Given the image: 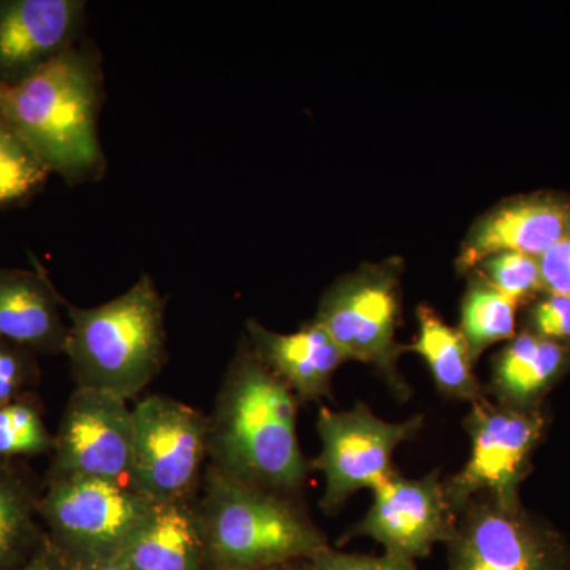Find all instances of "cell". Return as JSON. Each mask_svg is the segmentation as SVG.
<instances>
[{"label":"cell","mask_w":570,"mask_h":570,"mask_svg":"<svg viewBox=\"0 0 570 570\" xmlns=\"http://www.w3.org/2000/svg\"><path fill=\"white\" fill-rule=\"evenodd\" d=\"M119 560L130 570H205L193 501L157 505L148 527Z\"/></svg>","instance_id":"obj_18"},{"label":"cell","mask_w":570,"mask_h":570,"mask_svg":"<svg viewBox=\"0 0 570 570\" xmlns=\"http://www.w3.org/2000/svg\"><path fill=\"white\" fill-rule=\"evenodd\" d=\"M50 175L31 146L0 122V209L28 202Z\"/></svg>","instance_id":"obj_22"},{"label":"cell","mask_w":570,"mask_h":570,"mask_svg":"<svg viewBox=\"0 0 570 570\" xmlns=\"http://www.w3.org/2000/svg\"><path fill=\"white\" fill-rule=\"evenodd\" d=\"M62 306L40 266L36 272L0 268V340L32 354H66L69 324Z\"/></svg>","instance_id":"obj_16"},{"label":"cell","mask_w":570,"mask_h":570,"mask_svg":"<svg viewBox=\"0 0 570 570\" xmlns=\"http://www.w3.org/2000/svg\"><path fill=\"white\" fill-rule=\"evenodd\" d=\"M134 414L127 401L100 390L77 387L55 434L48 478L129 483Z\"/></svg>","instance_id":"obj_11"},{"label":"cell","mask_w":570,"mask_h":570,"mask_svg":"<svg viewBox=\"0 0 570 570\" xmlns=\"http://www.w3.org/2000/svg\"><path fill=\"white\" fill-rule=\"evenodd\" d=\"M423 420L419 414L387 422L362 401L344 411L322 406L316 422L321 455L311 461L313 471L324 474L322 509L335 513L358 491H374L392 479L397 448L417 438Z\"/></svg>","instance_id":"obj_7"},{"label":"cell","mask_w":570,"mask_h":570,"mask_svg":"<svg viewBox=\"0 0 570 570\" xmlns=\"http://www.w3.org/2000/svg\"><path fill=\"white\" fill-rule=\"evenodd\" d=\"M156 508L129 483L110 480L48 478L39 498L45 534L78 569L119 560Z\"/></svg>","instance_id":"obj_6"},{"label":"cell","mask_w":570,"mask_h":570,"mask_svg":"<svg viewBox=\"0 0 570 570\" xmlns=\"http://www.w3.org/2000/svg\"><path fill=\"white\" fill-rule=\"evenodd\" d=\"M445 547L448 570H570L564 543L530 519L520 502L471 499L456 512Z\"/></svg>","instance_id":"obj_10"},{"label":"cell","mask_w":570,"mask_h":570,"mask_svg":"<svg viewBox=\"0 0 570 570\" xmlns=\"http://www.w3.org/2000/svg\"><path fill=\"white\" fill-rule=\"evenodd\" d=\"M132 414L130 487L157 505L190 502L208 456V417L164 395L138 401Z\"/></svg>","instance_id":"obj_8"},{"label":"cell","mask_w":570,"mask_h":570,"mask_svg":"<svg viewBox=\"0 0 570 570\" xmlns=\"http://www.w3.org/2000/svg\"><path fill=\"white\" fill-rule=\"evenodd\" d=\"M80 570H130L121 560L102 562V564L91 566V568Z\"/></svg>","instance_id":"obj_31"},{"label":"cell","mask_w":570,"mask_h":570,"mask_svg":"<svg viewBox=\"0 0 570 570\" xmlns=\"http://www.w3.org/2000/svg\"><path fill=\"white\" fill-rule=\"evenodd\" d=\"M36 354L0 340V406L28 395L39 381Z\"/></svg>","instance_id":"obj_25"},{"label":"cell","mask_w":570,"mask_h":570,"mask_svg":"<svg viewBox=\"0 0 570 570\" xmlns=\"http://www.w3.org/2000/svg\"><path fill=\"white\" fill-rule=\"evenodd\" d=\"M82 0H0V82L24 80L75 47Z\"/></svg>","instance_id":"obj_14"},{"label":"cell","mask_w":570,"mask_h":570,"mask_svg":"<svg viewBox=\"0 0 570 570\" xmlns=\"http://www.w3.org/2000/svg\"><path fill=\"white\" fill-rule=\"evenodd\" d=\"M528 332L570 346V296L542 294L528 313Z\"/></svg>","instance_id":"obj_26"},{"label":"cell","mask_w":570,"mask_h":570,"mask_svg":"<svg viewBox=\"0 0 570 570\" xmlns=\"http://www.w3.org/2000/svg\"><path fill=\"white\" fill-rule=\"evenodd\" d=\"M474 272L519 305L543 294L539 258L532 255L494 254L485 258Z\"/></svg>","instance_id":"obj_24"},{"label":"cell","mask_w":570,"mask_h":570,"mask_svg":"<svg viewBox=\"0 0 570 570\" xmlns=\"http://www.w3.org/2000/svg\"><path fill=\"white\" fill-rule=\"evenodd\" d=\"M194 508L205 570H258L313 560L330 546L294 497L247 485L212 466Z\"/></svg>","instance_id":"obj_3"},{"label":"cell","mask_w":570,"mask_h":570,"mask_svg":"<svg viewBox=\"0 0 570 570\" xmlns=\"http://www.w3.org/2000/svg\"><path fill=\"white\" fill-rule=\"evenodd\" d=\"M298 404L243 340L208 417L209 466L258 489L302 493L313 468L296 433Z\"/></svg>","instance_id":"obj_1"},{"label":"cell","mask_w":570,"mask_h":570,"mask_svg":"<svg viewBox=\"0 0 570 570\" xmlns=\"http://www.w3.org/2000/svg\"><path fill=\"white\" fill-rule=\"evenodd\" d=\"M570 235V197L554 193L520 195L502 202L469 228L456 257L460 275L474 272L499 253L540 257Z\"/></svg>","instance_id":"obj_13"},{"label":"cell","mask_w":570,"mask_h":570,"mask_svg":"<svg viewBox=\"0 0 570 570\" xmlns=\"http://www.w3.org/2000/svg\"><path fill=\"white\" fill-rule=\"evenodd\" d=\"M314 570H417L414 561L392 557V554L347 553L325 547L311 560Z\"/></svg>","instance_id":"obj_27"},{"label":"cell","mask_w":570,"mask_h":570,"mask_svg":"<svg viewBox=\"0 0 570 570\" xmlns=\"http://www.w3.org/2000/svg\"><path fill=\"white\" fill-rule=\"evenodd\" d=\"M419 332L407 351L425 362L442 395L472 404L487 396L475 374V362L459 326L449 325L433 306L415 311Z\"/></svg>","instance_id":"obj_19"},{"label":"cell","mask_w":570,"mask_h":570,"mask_svg":"<svg viewBox=\"0 0 570 570\" xmlns=\"http://www.w3.org/2000/svg\"><path fill=\"white\" fill-rule=\"evenodd\" d=\"M52 448L55 434L31 396L0 406V461L47 455Z\"/></svg>","instance_id":"obj_23"},{"label":"cell","mask_w":570,"mask_h":570,"mask_svg":"<svg viewBox=\"0 0 570 570\" xmlns=\"http://www.w3.org/2000/svg\"><path fill=\"white\" fill-rule=\"evenodd\" d=\"M39 498L29 480L0 461V570H18L45 539Z\"/></svg>","instance_id":"obj_20"},{"label":"cell","mask_w":570,"mask_h":570,"mask_svg":"<svg viewBox=\"0 0 570 570\" xmlns=\"http://www.w3.org/2000/svg\"><path fill=\"white\" fill-rule=\"evenodd\" d=\"M570 365V346L521 332L493 358L487 396L501 406L532 411Z\"/></svg>","instance_id":"obj_17"},{"label":"cell","mask_w":570,"mask_h":570,"mask_svg":"<svg viewBox=\"0 0 570 570\" xmlns=\"http://www.w3.org/2000/svg\"><path fill=\"white\" fill-rule=\"evenodd\" d=\"M538 258L543 294L570 296V235Z\"/></svg>","instance_id":"obj_28"},{"label":"cell","mask_w":570,"mask_h":570,"mask_svg":"<svg viewBox=\"0 0 570 570\" xmlns=\"http://www.w3.org/2000/svg\"><path fill=\"white\" fill-rule=\"evenodd\" d=\"M463 426L471 441L469 459L456 474L444 479L455 515L479 497L519 504L521 480L546 426L539 409L505 407L485 396L471 404Z\"/></svg>","instance_id":"obj_9"},{"label":"cell","mask_w":570,"mask_h":570,"mask_svg":"<svg viewBox=\"0 0 570 570\" xmlns=\"http://www.w3.org/2000/svg\"><path fill=\"white\" fill-rule=\"evenodd\" d=\"M519 303L472 272L461 299L459 330L478 363L487 348L515 336Z\"/></svg>","instance_id":"obj_21"},{"label":"cell","mask_w":570,"mask_h":570,"mask_svg":"<svg viewBox=\"0 0 570 570\" xmlns=\"http://www.w3.org/2000/svg\"><path fill=\"white\" fill-rule=\"evenodd\" d=\"M455 521L441 472L420 479L396 472L373 491V504L347 538L373 539L384 553L415 562L430 557L439 543H448Z\"/></svg>","instance_id":"obj_12"},{"label":"cell","mask_w":570,"mask_h":570,"mask_svg":"<svg viewBox=\"0 0 570 570\" xmlns=\"http://www.w3.org/2000/svg\"><path fill=\"white\" fill-rule=\"evenodd\" d=\"M66 355L78 387L132 400L160 373L167 354L165 302L151 277L96 307L70 305Z\"/></svg>","instance_id":"obj_4"},{"label":"cell","mask_w":570,"mask_h":570,"mask_svg":"<svg viewBox=\"0 0 570 570\" xmlns=\"http://www.w3.org/2000/svg\"><path fill=\"white\" fill-rule=\"evenodd\" d=\"M258 570H314L311 560L285 562V564L272 566V568Z\"/></svg>","instance_id":"obj_30"},{"label":"cell","mask_w":570,"mask_h":570,"mask_svg":"<svg viewBox=\"0 0 570 570\" xmlns=\"http://www.w3.org/2000/svg\"><path fill=\"white\" fill-rule=\"evenodd\" d=\"M401 273V261L389 258L337 277L322 295L314 322L324 326L348 362L373 367L392 395L406 403L412 387L401 374L400 358L407 346L396 340Z\"/></svg>","instance_id":"obj_5"},{"label":"cell","mask_w":570,"mask_h":570,"mask_svg":"<svg viewBox=\"0 0 570 570\" xmlns=\"http://www.w3.org/2000/svg\"><path fill=\"white\" fill-rule=\"evenodd\" d=\"M18 570H80L45 534L32 557Z\"/></svg>","instance_id":"obj_29"},{"label":"cell","mask_w":570,"mask_h":570,"mask_svg":"<svg viewBox=\"0 0 570 570\" xmlns=\"http://www.w3.org/2000/svg\"><path fill=\"white\" fill-rule=\"evenodd\" d=\"M246 333L257 358L299 401L318 403L332 396L333 377L348 358L324 326L311 321L294 333H277L250 318Z\"/></svg>","instance_id":"obj_15"},{"label":"cell","mask_w":570,"mask_h":570,"mask_svg":"<svg viewBox=\"0 0 570 570\" xmlns=\"http://www.w3.org/2000/svg\"><path fill=\"white\" fill-rule=\"evenodd\" d=\"M99 59L71 47L14 85L0 82V122L31 146L51 174L77 183L102 170L97 138Z\"/></svg>","instance_id":"obj_2"}]
</instances>
